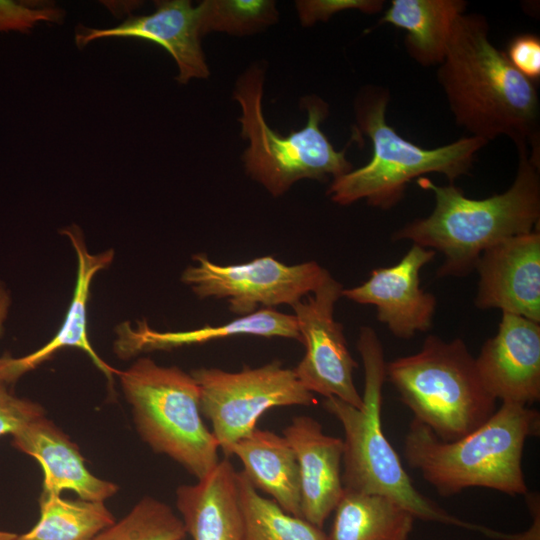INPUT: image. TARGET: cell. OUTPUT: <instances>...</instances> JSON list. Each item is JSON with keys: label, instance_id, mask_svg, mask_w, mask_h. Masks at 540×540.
<instances>
[{"label": "cell", "instance_id": "29", "mask_svg": "<svg viewBox=\"0 0 540 540\" xmlns=\"http://www.w3.org/2000/svg\"><path fill=\"white\" fill-rule=\"evenodd\" d=\"M383 0H297L295 8L303 27H311L318 22H326L333 15L346 10H358L366 14H376L383 10Z\"/></svg>", "mask_w": 540, "mask_h": 540}, {"label": "cell", "instance_id": "9", "mask_svg": "<svg viewBox=\"0 0 540 540\" xmlns=\"http://www.w3.org/2000/svg\"><path fill=\"white\" fill-rule=\"evenodd\" d=\"M191 375L200 389L202 415L210 421L225 457L237 441L256 429L257 420L268 409L317 403L294 370L278 360L257 368L244 366L239 372L198 368Z\"/></svg>", "mask_w": 540, "mask_h": 540}, {"label": "cell", "instance_id": "14", "mask_svg": "<svg viewBox=\"0 0 540 540\" xmlns=\"http://www.w3.org/2000/svg\"><path fill=\"white\" fill-rule=\"evenodd\" d=\"M476 367L487 391L502 402L529 406L540 399V323L502 313Z\"/></svg>", "mask_w": 540, "mask_h": 540}, {"label": "cell", "instance_id": "24", "mask_svg": "<svg viewBox=\"0 0 540 540\" xmlns=\"http://www.w3.org/2000/svg\"><path fill=\"white\" fill-rule=\"evenodd\" d=\"M40 517L16 540H92L116 521L101 501L40 496Z\"/></svg>", "mask_w": 540, "mask_h": 540}, {"label": "cell", "instance_id": "30", "mask_svg": "<svg viewBox=\"0 0 540 540\" xmlns=\"http://www.w3.org/2000/svg\"><path fill=\"white\" fill-rule=\"evenodd\" d=\"M44 414L38 403L15 396L7 384L0 382V436H13Z\"/></svg>", "mask_w": 540, "mask_h": 540}, {"label": "cell", "instance_id": "12", "mask_svg": "<svg viewBox=\"0 0 540 540\" xmlns=\"http://www.w3.org/2000/svg\"><path fill=\"white\" fill-rule=\"evenodd\" d=\"M435 256L434 250L412 244L398 263L374 269L361 285L343 289L342 296L375 306L377 320L398 338L409 339L417 332L428 331L437 301L420 287V271Z\"/></svg>", "mask_w": 540, "mask_h": 540}, {"label": "cell", "instance_id": "23", "mask_svg": "<svg viewBox=\"0 0 540 540\" xmlns=\"http://www.w3.org/2000/svg\"><path fill=\"white\" fill-rule=\"evenodd\" d=\"M328 540H409L415 517L395 500L344 490Z\"/></svg>", "mask_w": 540, "mask_h": 540}, {"label": "cell", "instance_id": "15", "mask_svg": "<svg viewBox=\"0 0 540 540\" xmlns=\"http://www.w3.org/2000/svg\"><path fill=\"white\" fill-rule=\"evenodd\" d=\"M155 10L147 15H130L111 28L78 26L75 43L79 48L101 38H137L164 48L178 67L176 80L186 84L192 79H205L210 70L201 47L199 9L189 0L155 2Z\"/></svg>", "mask_w": 540, "mask_h": 540}, {"label": "cell", "instance_id": "18", "mask_svg": "<svg viewBox=\"0 0 540 540\" xmlns=\"http://www.w3.org/2000/svg\"><path fill=\"white\" fill-rule=\"evenodd\" d=\"M12 445L40 464L41 496H60L63 490H71L80 499L103 502L118 490L116 484L87 469L78 446L45 416L14 434Z\"/></svg>", "mask_w": 540, "mask_h": 540}, {"label": "cell", "instance_id": "25", "mask_svg": "<svg viewBox=\"0 0 540 540\" xmlns=\"http://www.w3.org/2000/svg\"><path fill=\"white\" fill-rule=\"evenodd\" d=\"M236 479L244 540H328L322 528L285 512L275 501L260 495L241 471H237Z\"/></svg>", "mask_w": 540, "mask_h": 540}, {"label": "cell", "instance_id": "22", "mask_svg": "<svg viewBox=\"0 0 540 540\" xmlns=\"http://www.w3.org/2000/svg\"><path fill=\"white\" fill-rule=\"evenodd\" d=\"M237 335L282 337L301 342V335L293 314L281 313L274 309H259L225 324L205 325L184 332L162 333L142 324L137 331L126 332V340H122L121 350L132 354L140 350L171 349Z\"/></svg>", "mask_w": 540, "mask_h": 540}, {"label": "cell", "instance_id": "11", "mask_svg": "<svg viewBox=\"0 0 540 540\" xmlns=\"http://www.w3.org/2000/svg\"><path fill=\"white\" fill-rule=\"evenodd\" d=\"M342 291V285L329 275L313 295L291 306L306 349L293 370L311 393L361 408L362 396L353 379L358 364L348 350L342 324L334 318L335 304Z\"/></svg>", "mask_w": 540, "mask_h": 540}, {"label": "cell", "instance_id": "26", "mask_svg": "<svg viewBox=\"0 0 540 540\" xmlns=\"http://www.w3.org/2000/svg\"><path fill=\"white\" fill-rule=\"evenodd\" d=\"M197 7L202 37L211 32L250 36L279 21L273 0H203Z\"/></svg>", "mask_w": 540, "mask_h": 540}, {"label": "cell", "instance_id": "33", "mask_svg": "<svg viewBox=\"0 0 540 540\" xmlns=\"http://www.w3.org/2000/svg\"><path fill=\"white\" fill-rule=\"evenodd\" d=\"M10 306V296L5 287L0 283V334L3 329V323L7 317Z\"/></svg>", "mask_w": 540, "mask_h": 540}, {"label": "cell", "instance_id": "27", "mask_svg": "<svg viewBox=\"0 0 540 540\" xmlns=\"http://www.w3.org/2000/svg\"><path fill=\"white\" fill-rule=\"evenodd\" d=\"M186 535L182 520L167 504L144 497L92 540H183Z\"/></svg>", "mask_w": 540, "mask_h": 540}, {"label": "cell", "instance_id": "1", "mask_svg": "<svg viewBox=\"0 0 540 540\" xmlns=\"http://www.w3.org/2000/svg\"><path fill=\"white\" fill-rule=\"evenodd\" d=\"M437 79L456 124L470 136H507L516 146L529 144L539 161L538 92L491 42L483 15L465 12L456 20Z\"/></svg>", "mask_w": 540, "mask_h": 540}, {"label": "cell", "instance_id": "34", "mask_svg": "<svg viewBox=\"0 0 540 540\" xmlns=\"http://www.w3.org/2000/svg\"><path fill=\"white\" fill-rule=\"evenodd\" d=\"M17 535L16 533L0 530V540H16Z\"/></svg>", "mask_w": 540, "mask_h": 540}, {"label": "cell", "instance_id": "7", "mask_svg": "<svg viewBox=\"0 0 540 540\" xmlns=\"http://www.w3.org/2000/svg\"><path fill=\"white\" fill-rule=\"evenodd\" d=\"M400 400L439 439L454 441L483 425L496 399L479 376L475 357L460 338L429 335L418 352L386 364Z\"/></svg>", "mask_w": 540, "mask_h": 540}, {"label": "cell", "instance_id": "5", "mask_svg": "<svg viewBox=\"0 0 540 540\" xmlns=\"http://www.w3.org/2000/svg\"><path fill=\"white\" fill-rule=\"evenodd\" d=\"M389 91L367 85L355 103L356 132L371 140L373 154L364 166L333 179L327 195L336 204L365 200L372 207L391 209L404 197L408 183L428 173L445 175L450 183L470 172L476 154L488 142L473 136L424 148L403 138L386 120Z\"/></svg>", "mask_w": 540, "mask_h": 540}, {"label": "cell", "instance_id": "6", "mask_svg": "<svg viewBox=\"0 0 540 540\" xmlns=\"http://www.w3.org/2000/svg\"><path fill=\"white\" fill-rule=\"evenodd\" d=\"M265 71L261 63L252 64L238 77L233 90L241 107V134L248 140L242 155L246 173L278 197L302 179L325 182L353 170L346 158L347 147L337 151L321 129L329 106L320 97L301 99L307 112L302 129L282 136L269 127L262 109Z\"/></svg>", "mask_w": 540, "mask_h": 540}, {"label": "cell", "instance_id": "13", "mask_svg": "<svg viewBox=\"0 0 540 540\" xmlns=\"http://www.w3.org/2000/svg\"><path fill=\"white\" fill-rule=\"evenodd\" d=\"M475 305L540 323V230L506 238L485 250Z\"/></svg>", "mask_w": 540, "mask_h": 540}, {"label": "cell", "instance_id": "20", "mask_svg": "<svg viewBox=\"0 0 540 540\" xmlns=\"http://www.w3.org/2000/svg\"><path fill=\"white\" fill-rule=\"evenodd\" d=\"M241 471L257 489L270 495L285 512L301 517L299 467L295 452L283 435L255 429L230 449Z\"/></svg>", "mask_w": 540, "mask_h": 540}, {"label": "cell", "instance_id": "2", "mask_svg": "<svg viewBox=\"0 0 540 540\" xmlns=\"http://www.w3.org/2000/svg\"><path fill=\"white\" fill-rule=\"evenodd\" d=\"M516 148L513 183L505 192L484 199L468 198L454 183L437 185L427 177L418 178V186L433 193L435 207L429 216L398 229L392 240H409L442 253L444 261L437 276L462 277L475 270L488 248L539 227V165L530 159L527 145Z\"/></svg>", "mask_w": 540, "mask_h": 540}, {"label": "cell", "instance_id": "31", "mask_svg": "<svg viewBox=\"0 0 540 540\" xmlns=\"http://www.w3.org/2000/svg\"><path fill=\"white\" fill-rule=\"evenodd\" d=\"M508 60L522 75L535 82L540 78V39L526 33L515 36L508 44Z\"/></svg>", "mask_w": 540, "mask_h": 540}, {"label": "cell", "instance_id": "32", "mask_svg": "<svg viewBox=\"0 0 540 540\" xmlns=\"http://www.w3.org/2000/svg\"><path fill=\"white\" fill-rule=\"evenodd\" d=\"M528 511L532 517L531 525L525 531L515 534H504L500 540H540V496L527 492L525 495Z\"/></svg>", "mask_w": 540, "mask_h": 540}, {"label": "cell", "instance_id": "8", "mask_svg": "<svg viewBox=\"0 0 540 540\" xmlns=\"http://www.w3.org/2000/svg\"><path fill=\"white\" fill-rule=\"evenodd\" d=\"M118 376L141 438L198 480L206 476L220 460V448L202 419L200 389L191 373L140 358Z\"/></svg>", "mask_w": 540, "mask_h": 540}, {"label": "cell", "instance_id": "16", "mask_svg": "<svg viewBox=\"0 0 540 540\" xmlns=\"http://www.w3.org/2000/svg\"><path fill=\"white\" fill-rule=\"evenodd\" d=\"M282 435L298 462L301 517L323 528L344 492L343 440L325 434L317 420L305 415L293 417Z\"/></svg>", "mask_w": 540, "mask_h": 540}, {"label": "cell", "instance_id": "3", "mask_svg": "<svg viewBox=\"0 0 540 540\" xmlns=\"http://www.w3.org/2000/svg\"><path fill=\"white\" fill-rule=\"evenodd\" d=\"M539 431L537 410L502 402L483 425L454 441L439 439L413 419L404 440V456L443 497L475 487L524 496L528 487L523 449L526 440Z\"/></svg>", "mask_w": 540, "mask_h": 540}, {"label": "cell", "instance_id": "21", "mask_svg": "<svg viewBox=\"0 0 540 540\" xmlns=\"http://www.w3.org/2000/svg\"><path fill=\"white\" fill-rule=\"evenodd\" d=\"M464 0H392L380 23L406 31L408 55L422 66L439 65L456 20L466 12Z\"/></svg>", "mask_w": 540, "mask_h": 540}, {"label": "cell", "instance_id": "4", "mask_svg": "<svg viewBox=\"0 0 540 540\" xmlns=\"http://www.w3.org/2000/svg\"><path fill=\"white\" fill-rule=\"evenodd\" d=\"M357 349L364 367L362 407H354L334 397L323 401V407L344 430V490L383 495L402 505L416 519L452 525L495 538L496 530L449 514L414 487L382 429V391L387 362L382 344L371 327H361Z\"/></svg>", "mask_w": 540, "mask_h": 540}, {"label": "cell", "instance_id": "28", "mask_svg": "<svg viewBox=\"0 0 540 540\" xmlns=\"http://www.w3.org/2000/svg\"><path fill=\"white\" fill-rule=\"evenodd\" d=\"M64 11L53 4H23L0 0V32L20 31L27 33L39 22L60 23Z\"/></svg>", "mask_w": 540, "mask_h": 540}, {"label": "cell", "instance_id": "10", "mask_svg": "<svg viewBox=\"0 0 540 540\" xmlns=\"http://www.w3.org/2000/svg\"><path fill=\"white\" fill-rule=\"evenodd\" d=\"M181 280L200 299H224L230 312L245 316L278 305L292 306L315 292L330 273L315 261L286 265L272 256L219 265L206 254L194 256Z\"/></svg>", "mask_w": 540, "mask_h": 540}, {"label": "cell", "instance_id": "17", "mask_svg": "<svg viewBox=\"0 0 540 540\" xmlns=\"http://www.w3.org/2000/svg\"><path fill=\"white\" fill-rule=\"evenodd\" d=\"M66 235L75 249L78 269L73 298L69 309L57 334L40 349L20 358L4 355L0 358V382L10 384L16 382L22 375L35 369L49 360L59 350L65 347L79 348L90 357L95 366L113 382L115 370L105 363L94 351L87 337V303L89 289L94 275L106 269L113 261L112 249L99 254H90L87 250L82 231L72 225L61 231Z\"/></svg>", "mask_w": 540, "mask_h": 540}, {"label": "cell", "instance_id": "19", "mask_svg": "<svg viewBox=\"0 0 540 540\" xmlns=\"http://www.w3.org/2000/svg\"><path fill=\"white\" fill-rule=\"evenodd\" d=\"M236 474L225 457L196 484L177 488L176 506L193 540H244Z\"/></svg>", "mask_w": 540, "mask_h": 540}]
</instances>
